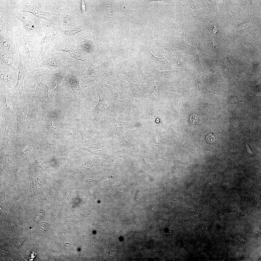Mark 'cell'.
Instances as JSON below:
<instances>
[{"instance_id": "1", "label": "cell", "mask_w": 261, "mask_h": 261, "mask_svg": "<svg viewBox=\"0 0 261 261\" xmlns=\"http://www.w3.org/2000/svg\"><path fill=\"white\" fill-rule=\"evenodd\" d=\"M23 38V44H17L25 72L28 75L32 69L36 67L37 57L40 53L41 40L39 36L24 35L20 32Z\"/></svg>"}, {"instance_id": "2", "label": "cell", "mask_w": 261, "mask_h": 261, "mask_svg": "<svg viewBox=\"0 0 261 261\" xmlns=\"http://www.w3.org/2000/svg\"><path fill=\"white\" fill-rule=\"evenodd\" d=\"M11 90L0 82V116L8 115L16 117L20 102L12 93Z\"/></svg>"}, {"instance_id": "3", "label": "cell", "mask_w": 261, "mask_h": 261, "mask_svg": "<svg viewBox=\"0 0 261 261\" xmlns=\"http://www.w3.org/2000/svg\"><path fill=\"white\" fill-rule=\"evenodd\" d=\"M41 141H42L37 133L25 132L20 135L14 142L9 144V146L21 156L29 151V149L31 147L36 151L40 146Z\"/></svg>"}, {"instance_id": "4", "label": "cell", "mask_w": 261, "mask_h": 261, "mask_svg": "<svg viewBox=\"0 0 261 261\" xmlns=\"http://www.w3.org/2000/svg\"><path fill=\"white\" fill-rule=\"evenodd\" d=\"M12 28L7 24L5 27L0 29V48L7 52L19 64V55L17 43Z\"/></svg>"}, {"instance_id": "5", "label": "cell", "mask_w": 261, "mask_h": 261, "mask_svg": "<svg viewBox=\"0 0 261 261\" xmlns=\"http://www.w3.org/2000/svg\"><path fill=\"white\" fill-rule=\"evenodd\" d=\"M28 110L26 98L24 101H20L19 104L15 122L12 130L10 131L9 144L14 142L20 135L26 132L27 129L26 120Z\"/></svg>"}, {"instance_id": "6", "label": "cell", "mask_w": 261, "mask_h": 261, "mask_svg": "<svg viewBox=\"0 0 261 261\" xmlns=\"http://www.w3.org/2000/svg\"><path fill=\"white\" fill-rule=\"evenodd\" d=\"M112 75L128 82L139 83L137 72L128 60L114 61Z\"/></svg>"}, {"instance_id": "7", "label": "cell", "mask_w": 261, "mask_h": 261, "mask_svg": "<svg viewBox=\"0 0 261 261\" xmlns=\"http://www.w3.org/2000/svg\"><path fill=\"white\" fill-rule=\"evenodd\" d=\"M26 101L28 110L26 120L27 129L25 132L36 133V126L39 121L38 120L39 113L38 97L34 96L32 94H30L26 96Z\"/></svg>"}, {"instance_id": "8", "label": "cell", "mask_w": 261, "mask_h": 261, "mask_svg": "<svg viewBox=\"0 0 261 261\" xmlns=\"http://www.w3.org/2000/svg\"><path fill=\"white\" fill-rule=\"evenodd\" d=\"M44 58L38 64L37 68L43 66L51 67L64 76L66 75V67L65 59L60 51H47Z\"/></svg>"}, {"instance_id": "9", "label": "cell", "mask_w": 261, "mask_h": 261, "mask_svg": "<svg viewBox=\"0 0 261 261\" xmlns=\"http://www.w3.org/2000/svg\"><path fill=\"white\" fill-rule=\"evenodd\" d=\"M35 129L40 138L42 141H45L44 142L45 143L52 142L56 134L61 131L58 128L53 126L51 118L48 119L45 115L43 119L39 121L36 124Z\"/></svg>"}, {"instance_id": "10", "label": "cell", "mask_w": 261, "mask_h": 261, "mask_svg": "<svg viewBox=\"0 0 261 261\" xmlns=\"http://www.w3.org/2000/svg\"><path fill=\"white\" fill-rule=\"evenodd\" d=\"M82 151L78 155L74 162L79 165L78 171L83 173L88 171L94 166H102L105 164L107 161L99 159L91 153Z\"/></svg>"}, {"instance_id": "11", "label": "cell", "mask_w": 261, "mask_h": 261, "mask_svg": "<svg viewBox=\"0 0 261 261\" xmlns=\"http://www.w3.org/2000/svg\"><path fill=\"white\" fill-rule=\"evenodd\" d=\"M58 27L62 29H69L78 26L75 22V17H78L75 12L72 4H67L58 11Z\"/></svg>"}, {"instance_id": "12", "label": "cell", "mask_w": 261, "mask_h": 261, "mask_svg": "<svg viewBox=\"0 0 261 261\" xmlns=\"http://www.w3.org/2000/svg\"><path fill=\"white\" fill-rule=\"evenodd\" d=\"M19 12L20 13H31L33 15L35 18L43 19L47 20L54 29L56 27L54 22L51 20L50 16L52 15L57 16L58 11L49 12L44 11L37 6L34 0H31L29 5L25 4L21 2L19 6Z\"/></svg>"}, {"instance_id": "13", "label": "cell", "mask_w": 261, "mask_h": 261, "mask_svg": "<svg viewBox=\"0 0 261 261\" xmlns=\"http://www.w3.org/2000/svg\"><path fill=\"white\" fill-rule=\"evenodd\" d=\"M16 18L21 22L23 24L22 30L20 31L14 29L23 34L29 36H39L43 30V26L41 19L37 18H34L35 21H32L29 20L19 13L17 14Z\"/></svg>"}, {"instance_id": "14", "label": "cell", "mask_w": 261, "mask_h": 261, "mask_svg": "<svg viewBox=\"0 0 261 261\" xmlns=\"http://www.w3.org/2000/svg\"><path fill=\"white\" fill-rule=\"evenodd\" d=\"M54 68L48 66L43 68H33L31 69L28 74H31L34 77L37 83L35 91L33 95L37 96L39 90L51 76L57 72Z\"/></svg>"}, {"instance_id": "15", "label": "cell", "mask_w": 261, "mask_h": 261, "mask_svg": "<svg viewBox=\"0 0 261 261\" xmlns=\"http://www.w3.org/2000/svg\"><path fill=\"white\" fill-rule=\"evenodd\" d=\"M45 30V36L40 41L41 50L37 58L36 67L44 58L46 51L48 49L51 50L56 44L58 40L55 30L52 27L46 26Z\"/></svg>"}, {"instance_id": "16", "label": "cell", "mask_w": 261, "mask_h": 261, "mask_svg": "<svg viewBox=\"0 0 261 261\" xmlns=\"http://www.w3.org/2000/svg\"><path fill=\"white\" fill-rule=\"evenodd\" d=\"M128 61L136 70L140 81L150 80L151 78L148 71L150 69L147 65L144 56L141 51L138 53V56Z\"/></svg>"}, {"instance_id": "17", "label": "cell", "mask_w": 261, "mask_h": 261, "mask_svg": "<svg viewBox=\"0 0 261 261\" xmlns=\"http://www.w3.org/2000/svg\"><path fill=\"white\" fill-rule=\"evenodd\" d=\"M16 117L8 115L0 116V146H9L10 130L15 122Z\"/></svg>"}, {"instance_id": "18", "label": "cell", "mask_w": 261, "mask_h": 261, "mask_svg": "<svg viewBox=\"0 0 261 261\" xmlns=\"http://www.w3.org/2000/svg\"><path fill=\"white\" fill-rule=\"evenodd\" d=\"M96 89L99 97V101L95 107L89 110V113L94 116H110L113 111L105 101L103 90L101 87L97 85Z\"/></svg>"}, {"instance_id": "19", "label": "cell", "mask_w": 261, "mask_h": 261, "mask_svg": "<svg viewBox=\"0 0 261 261\" xmlns=\"http://www.w3.org/2000/svg\"><path fill=\"white\" fill-rule=\"evenodd\" d=\"M78 148L90 153L99 159L107 161L108 160L114 151L112 146L106 144L86 147L80 146Z\"/></svg>"}, {"instance_id": "20", "label": "cell", "mask_w": 261, "mask_h": 261, "mask_svg": "<svg viewBox=\"0 0 261 261\" xmlns=\"http://www.w3.org/2000/svg\"><path fill=\"white\" fill-rule=\"evenodd\" d=\"M0 164L9 168L17 166L19 156L10 146H0Z\"/></svg>"}, {"instance_id": "21", "label": "cell", "mask_w": 261, "mask_h": 261, "mask_svg": "<svg viewBox=\"0 0 261 261\" xmlns=\"http://www.w3.org/2000/svg\"><path fill=\"white\" fill-rule=\"evenodd\" d=\"M57 51L67 52L70 56L76 60L81 61L88 68L92 63L90 58L85 56L79 51L66 44H56L51 51Z\"/></svg>"}, {"instance_id": "22", "label": "cell", "mask_w": 261, "mask_h": 261, "mask_svg": "<svg viewBox=\"0 0 261 261\" xmlns=\"http://www.w3.org/2000/svg\"><path fill=\"white\" fill-rule=\"evenodd\" d=\"M145 59L146 63L150 69H157L161 71L165 69L168 64L164 57L158 58L153 55L150 51L148 47L141 50Z\"/></svg>"}, {"instance_id": "23", "label": "cell", "mask_w": 261, "mask_h": 261, "mask_svg": "<svg viewBox=\"0 0 261 261\" xmlns=\"http://www.w3.org/2000/svg\"><path fill=\"white\" fill-rule=\"evenodd\" d=\"M114 62L111 61L107 63L105 72L101 75L96 85L101 87L105 93L112 87V78L114 69Z\"/></svg>"}, {"instance_id": "24", "label": "cell", "mask_w": 261, "mask_h": 261, "mask_svg": "<svg viewBox=\"0 0 261 261\" xmlns=\"http://www.w3.org/2000/svg\"><path fill=\"white\" fill-rule=\"evenodd\" d=\"M85 29L84 25H82L69 29H62L56 27L54 30L58 41H67L74 39L80 32Z\"/></svg>"}, {"instance_id": "25", "label": "cell", "mask_w": 261, "mask_h": 261, "mask_svg": "<svg viewBox=\"0 0 261 261\" xmlns=\"http://www.w3.org/2000/svg\"><path fill=\"white\" fill-rule=\"evenodd\" d=\"M19 55V61L18 66V75L17 82L15 85L11 90L15 94H18L20 96L21 101L24 100L26 99V96L24 93L23 86L24 79L28 74L25 72L23 67V65L21 59L20 54Z\"/></svg>"}, {"instance_id": "26", "label": "cell", "mask_w": 261, "mask_h": 261, "mask_svg": "<svg viewBox=\"0 0 261 261\" xmlns=\"http://www.w3.org/2000/svg\"><path fill=\"white\" fill-rule=\"evenodd\" d=\"M77 125L79 133L81 137L76 145L73 146H75V147H86L96 145H103L106 144L100 138H95L88 134L83 130L80 124Z\"/></svg>"}, {"instance_id": "27", "label": "cell", "mask_w": 261, "mask_h": 261, "mask_svg": "<svg viewBox=\"0 0 261 261\" xmlns=\"http://www.w3.org/2000/svg\"><path fill=\"white\" fill-rule=\"evenodd\" d=\"M130 157V155L125 152L123 148H118L114 150L105 165L120 167L123 165Z\"/></svg>"}, {"instance_id": "28", "label": "cell", "mask_w": 261, "mask_h": 261, "mask_svg": "<svg viewBox=\"0 0 261 261\" xmlns=\"http://www.w3.org/2000/svg\"><path fill=\"white\" fill-rule=\"evenodd\" d=\"M66 76L73 93L76 95L83 96L86 98V95L80 86L79 75L72 68L68 66L66 67Z\"/></svg>"}, {"instance_id": "29", "label": "cell", "mask_w": 261, "mask_h": 261, "mask_svg": "<svg viewBox=\"0 0 261 261\" xmlns=\"http://www.w3.org/2000/svg\"><path fill=\"white\" fill-rule=\"evenodd\" d=\"M18 72L12 70L0 69V82L11 90L16 84Z\"/></svg>"}, {"instance_id": "30", "label": "cell", "mask_w": 261, "mask_h": 261, "mask_svg": "<svg viewBox=\"0 0 261 261\" xmlns=\"http://www.w3.org/2000/svg\"><path fill=\"white\" fill-rule=\"evenodd\" d=\"M134 141L132 131L128 130L117 136L112 146L114 150L118 148H123L124 147L131 145Z\"/></svg>"}, {"instance_id": "31", "label": "cell", "mask_w": 261, "mask_h": 261, "mask_svg": "<svg viewBox=\"0 0 261 261\" xmlns=\"http://www.w3.org/2000/svg\"><path fill=\"white\" fill-rule=\"evenodd\" d=\"M18 64L3 49L0 48V69H8L18 71Z\"/></svg>"}, {"instance_id": "32", "label": "cell", "mask_w": 261, "mask_h": 261, "mask_svg": "<svg viewBox=\"0 0 261 261\" xmlns=\"http://www.w3.org/2000/svg\"><path fill=\"white\" fill-rule=\"evenodd\" d=\"M108 119L115 126L117 136L134 127L136 123L135 121L124 122L117 120L111 117H109Z\"/></svg>"}, {"instance_id": "33", "label": "cell", "mask_w": 261, "mask_h": 261, "mask_svg": "<svg viewBox=\"0 0 261 261\" xmlns=\"http://www.w3.org/2000/svg\"><path fill=\"white\" fill-rule=\"evenodd\" d=\"M112 87L118 89L123 94L131 95L130 89L129 82L112 75Z\"/></svg>"}, {"instance_id": "34", "label": "cell", "mask_w": 261, "mask_h": 261, "mask_svg": "<svg viewBox=\"0 0 261 261\" xmlns=\"http://www.w3.org/2000/svg\"><path fill=\"white\" fill-rule=\"evenodd\" d=\"M49 88L46 84H45L43 92L41 95L40 108L42 113L41 120H43L44 118L46 110L49 107L51 103V98L49 96L48 92Z\"/></svg>"}, {"instance_id": "35", "label": "cell", "mask_w": 261, "mask_h": 261, "mask_svg": "<svg viewBox=\"0 0 261 261\" xmlns=\"http://www.w3.org/2000/svg\"><path fill=\"white\" fill-rule=\"evenodd\" d=\"M65 76L63 75L59 72H56L52 74L47 81L45 84L52 91L58 82Z\"/></svg>"}, {"instance_id": "36", "label": "cell", "mask_w": 261, "mask_h": 261, "mask_svg": "<svg viewBox=\"0 0 261 261\" xmlns=\"http://www.w3.org/2000/svg\"><path fill=\"white\" fill-rule=\"evenodd\" d=\"M108 102L116 101L122 98L123 94L118 88L112 87L109 91L105 93Z\"/></svg>"}, {"instance_id": "37", "label": "cell", "mask_w": 261, "mask_h": 261, "mask_svg": "<svg viewBox=\"0 0 261 261\" xmlns=\"http://www.w3.org/2000/svg\"><path fill=\"white\" fill-rule=\"evenodd\" d=\"M99 73H97L85 78L79 75L80 80L82 81V83L86 87L94 84H96L100 78V75Z\"/></svg>"}, {"instance_id": "38", "label": "cell", "mask_w": 261, "mask_h": 261, "mask_svg": "<svg viewBox=\"0 0 261 261\" xmlns=\"http://www.w3.org/2000/svg\"><path fill=\"white\" fill-rule=\"evenodd\" d=\"M129 83L130 90L134 96L137 97L144 94V89L141 85L131 82Z\"/></svg>"}, {"instance_id": "39", "label": "cell", "mask_w": 261, "mask_h": 261, "mask_svg": "<svg viewBox=\"0 0 261 261\" xmlns=\"http://www.w3.org/2000/svg\"><path fill=\"white\" fill-rule=\"evenodd\" d=\"M99 66L93 65L92 63L87 70L84 73L80 75L85 78L97 73H99Z\"/></svg>"}, {"instance_id": "40", "label": "cell", "mask_w": 261, "mask_h": 261, "mask_svg": "<svg viewBox=\"0 0 261 261\" xmlns=\"http://www.w3.org/2000/svg\"><path fill=\"white\" fill-rule=\"evenodd\" d=\"M67 78L66 76L65 75L58 82L53 90L51 91L50 95L51 98H52L57 92L61 88L65 85L67 84Z\"/></svg>"}, {"instance_id": "41", "label": "cell", "mask_w": 261, "mask_h": 261, "mask_svg": "<svg viewBox=\"0 0 261 261\" xmlns=\"http://www.w3.org/2000/svg\"><path fill=\"white\" fill-rule=\"evenodd\" d=\"M108 7L106 10V12L107 18L108 20H109L110 23H112L113 21L112 8L110 5H108Z\"/></svg>"}, {"instance_id": "42", "label": "cell", "mask_w": 261, "mask_h": 261, "mask_svg": "<svg viewBox=\"0 0 261 261\" xmlns=\"http://www.w3.org/2000/svg\"><path fill=\"white\" fill-rule=\"evenodd\" d=\"M197 84L198 85V86L199 87V88H200L201 90H202V91L204 93H212L214 94H218L213 93L211 92L207 88L202 84V83L200 82H199L198 80H197Z\"/></svg>"}, {"instance_id": "43", "label": "cell", "mask_w": 261, "mask_h": 261, "mask_svg": "<svg viewBox=\"0 0 261 261\" xmlns=\"http://www.w3.org/2000/svg\"><path fill=\"white\" fill-rule=\"evenodd\" d=\"M102 216L107 221L110 220L111 218V215L109 212L105 211L103 213Z\"/></svg>"}, {"instance_id": "44", "label": "cell", "mask_w": 261, "mask_h": 261, "mask_svg": "<svg viewBox=\"0 0 261 261\" xmlns=\"http://www.w3.org/2000/svg\"><path fill=\"white\" fill-rule=\"evenodd\" d=\"M197 118L196 115L193 114L191 115L190 117V120L191 123L194 124L196 121Z\"/></svg>"}, {"instance_id": "45", "label": "cell", "mask_w": 261, "mask_h": 261, "mask_svg": "<svg viewBox=\"0 0 261 261\" xmlns=\"http://www.w3.org/2000/svg\"><path fill=\"white\" fill-rule=\"evenodd\" d=\"M118 218L119 220L121 221H124L126 220V217L124 214L122 213H120L118 214Z\"/></svg>"}, {"instance_id": "46", "label": "cell", "mask_w": 261, "mask_h": 261, "mask_svg": "<svg viewBox=\"0 0 261 261\" xmlns=\"http://www.w3.org/2000/svg\"><path fill=\"white\" fill-rule=\"evenodd\" d=\"M227 60L232 65L234 63V61L233 58L230 55H228L227 57Z\"/></svg>"}, {"instance_id": "47", "label": "cell", "mask_w": 261, "mask_h": 261, "mask_svg": "<svg viewBox=\"0 0 261 261\" xmlns=\"http://www.w3.org/2000/svg\"><path fill=\"white\" fill-rule=\"evenodd\" d=\"M246 145L247 150L248 152L252 155L254 154L250 146L247 143H246Z\"/></svg>"}, {"instance_id": "48", "label": "cell", "mask_w": 261, "mask_h": 261, "mask_svg": "<svg viewBox=\"0 0 261 261\" xmlns=\"http://www.w3.org/2000/svg\"><path fill=\"white\" fill-rule=\"evenodd\" d=\"M230 102L231 103H238L239 102V101L237 98L233 97L230 99Z\"/></svg>"}, {"instance_id": "49", "label": "cell", "mask_w": 261, "mask_h": 261, "mask_svg": "<svg viewBox=\"0 0 261 261\" xmlns=\"http://www.w3.org/2000/svg\"><path fill=\"white\" fill-rule=\"evenodd\" d=\"M206 139L208 141H213L214 140V137L211 135L208 136L207 137Z\"/></svg>"}]
</instances>
